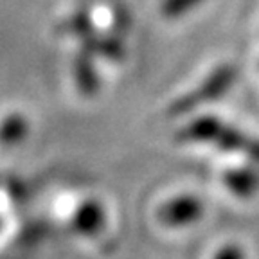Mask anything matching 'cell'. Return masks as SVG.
Masks as SVG:
<instances>
[{"label":"cell","mask_w":259,"mask_h":259,"mask_svg":"<svg viewBox=\"0 0 259 259\" xmlns=\"http://www.w3.org/2000/svg\"><path fill=\"white\" fill-rule=\"evenodd\" d=\"M214 144L218 146L220 150H225V151H241L250 160L259 164V141L241 134L236 128H231V126L227 124L223 126V130L220 132Z\"/></svg>","instance_id":"3957f363"},{"label":"cell","mask_w":259,"mask_h":259,"mask_svg":"<svg viewBox=\"0 0 259 259\" xmlns=\"http://www.w3.org/2000/svg\"><path fill=\"white\" fill-rule=\"evenodd\" d=\"M76 227L81 232H96L103 225V209L97 203L89 202L77 210L76 214Z\"/></svg>","instance_id":"9c48e42d"},{"label":"cell","mask_w":259,"mask_h":259,"mask_svg":"<svg viewBox=\"0 0 259 259\" xmlns=\"http://www.w3.org/2000/svg\"><path fill=\"white\" fill-rule=\"evenodd\" d=\"M225 184L229 189L234 191L239 196H248L255 191L259 184V175L254 169L241 167V169H231L225 173Z\"/></svg>","instance_id":"52a82bcc"},{"label":"cell","mask_w":259,"mask_h":259,"mask_svg":"<svg viewBox=\"0 0 259 259\" xmlns=\"http://www.w3.org/2000/svg\"><path fill=\"white\" fill-rule=\"evenodd\" d=\"M83 51L106 58L110 61H121L124 56V45L117 36L112 34H97L94 32L92 36L83 40Z\"/></svg>","instance_id":"8992f818"},{"label":"cell","mask_w":259,"mask_h":259,"mask_svg":"<svg viewBox=\"0 0 259 259\" xmlns=\"http://www.w3.org/2000/svg\"><path fill=\"white\" fill-rule=\"evenodd\" d=\"M72 76L79 92L85 94V96H94L97 92V89H99V79H97L92 54L83 51V49L72 60Z\"/></svg>","instance_id":"5b68a950"},{"label":"cell","mask_w":259,"mask_h":259,"mask_svg":"<svg viewBox=\"0 0 259 259\" xmlns=\"http://www.w3.org/2000/svg\"><path fill=\"white\" fill-rule=\"evenodd\" d=\"M200 212H202V203L198 200L193 196H180L162 207L160 220L166 225H184L200 218Z\"/></svg>","instance_id":"7a4b0ae2"},{"label":"cell","mask_w":259,"mask_h":259,"mask_svg":"<svg viewBox=\"0 0 259 259\" xmlns=\"http://www.w3.org/2000/svg\"><path fill=\"white\" fill-rule=\"evenodd\" d=\"M61 31L69 32L72 36H77L83 41L85 38L92 36L94 32H96V27H94L92 20H90V16L87 15V13H76V15L70 16L67 22H63Z\"/></svg>","instance_id":"30bf717a"},{"label":"cell","mask_w":259,"mask_h":259,"mask_svg":"<svg viewBox=\"0 0 259 259\" xmlns=\"http://www.w3.org/2000/svg\"><path fill=\"white\" fill-rule=\"evenodd\" d=\"M223 122L216 117H198L184 126L177 134V141L180 142H214L220 132L223 130Z\"/></svg>","instance_id":"277c9868"},{"label":"cell","mask_w":259,"mask_h":259,"mask_svg":"<svg viewBox=\"0 0 259 259\" xmlns=\"http://www.w3.org/2000/svg\"><path fill=\"white\" fill-rule=\"evenodd\" d=\"M236 76H238V70H236L234 65H220L200 83L198 89L178 97L177 101L171 105L169 113L171 115H182V113L198 108L203 103L214 101V99L222 97L223 94H227V90L234 85Z\"/></svg>","instance_id":"6da1fadb"},{"label":"cell","mask_w":259,"mask_h":259,"mask_svg":"<svg viewBox=\"0 0 259 259\" xmlns=\"http://www.w3.org/2000/svg\"><path fill=\"white\" fill-rule=\"evenodd\" d=\"M218 259H241V255H239V252L236 248H227V250H223L220 254Z\"/></svg>","instance_id":"7c38bea8"},{"label":"cell","mask_w":259,"mask_h":259,"mask_svg":"<svg viewBox=\"0 0 259 259\" xmlns=\"http://www.w3.org/2000/svg\"><path fill=\"white\" fill-rule=\"evenodd\" d=\"M27 134V121L20 113H11L0 122V142L2 144H16Z\"/></svg>","instance_id":"ba28073f"},{"label":"cell","mask_w":259,"mask_h":259,"mask_svg":"<svg viewBox=\"0 0 259 259\" xmlns=\"http://www.w3.org/2000/svg\"><path fill=\"white\" fill-rule=\"evenodd\" d=\"M203 0H162L160 13L167 20H177L186 13L193 11L196 6L202 4Z\"/></svg>","instance_id":"8fae6325"}]
</instances>
